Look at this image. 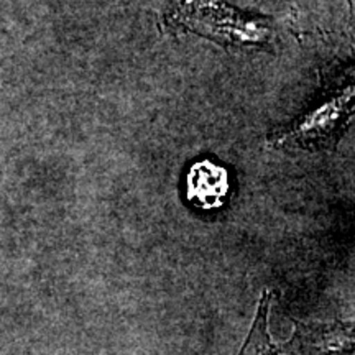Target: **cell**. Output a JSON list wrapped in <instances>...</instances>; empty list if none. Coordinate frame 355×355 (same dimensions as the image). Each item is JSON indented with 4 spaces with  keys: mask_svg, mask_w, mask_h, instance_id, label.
Masks as SVG:
<instances>
[{
    "mask_svg": "<svg viewBox=\"0 0 355 355\" xmlns=\"http://www.w3.org/2000/svg\"><path fill=\"white\" fill-rule=\"evenodd\" d=\"M272 293L261 295L250 334L239 355H347L352 352V326L343 322L332 324H296L288 343L273 344L268 334V313Z\"/></svg>",
    "mask_w": 355,
    "mask_h": 355,
    "instance_id": "obj_1",
    "label": "cell"
},
{
    "mask_svg": "<svg viewBox=\"0 0 355 355\" xmlns=\"http://www.w3.org/2000/svg\"><path fill=\"white\" fill-rule=\"evenodd\" d=\"M354 87L347 86L337 96L322 101L321 104L306 112L291 125L275 133L272 144L278 146H321L336 137L337 128L343 125L352 112Z\"/></svg>",
    "mask_w": 355,
    "mask_h": 355,
    "instance_id": "obj_2",
    "label": "cell"
},
{
    "mask_svg": "<svg viewBox=\"0 0 355 355\" xmlns=\"http://www.w3.org/2000/svg\"><path fill=\"white\" fill-rule=\"evenodd\" d=\"M229 193V176L224 168L211 162L196 163L188 175L191 201L202 207H219Z\"/></svg>",
    "mask_w": 355,
    "mask_h": 355,
    "instance_id": "obj_3",
    "label": "cell"
}]
</instances>
